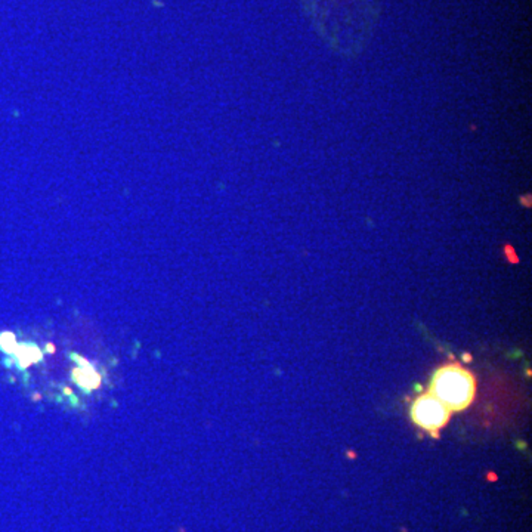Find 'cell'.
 <instances>
[{"mask_svg":"<svg viewBox=\"0 0 532 532\" xmlns=\"http://www.w3.org/2000/svg\"><path fill=\"white\" fill-rule=\"evenodd\" d=\"M312 15L327 33L337 39L349 30L351 37H358L370 28L375 0H305Z\"/></svg>","mask_w":532,"mask_h":532,"instance_id":"6da1fadb","label":"cell"},{"mask_svg":"<svg viewBox=\"0 0 532 532\" xmlns=\"http://www.w3.org/2000/svg\"><path fill=\"white\" fill-rule=\"evenodd\" d=\"M429 392L450 411H463L475 401V375L460 364H446L437 368L431 382Z\"/></svg>","mask_w":532,"mask_h":532,"instance_id":"7a4b0ae2","label":"cell"},{"mask_svg":"<svg viewBox=\"0 0 532 532\" xmlns=\"http://www.w3.org/2000/svg\"><path fill=\"white\" fill-rule=\"evenodd\" d=\"M411 420L426 431L427 433L437 436L450 422L451 411L446 405L433 396L431 392L422 393L411 405Z\"/></svg>","mask_w":532,"mask_h":532,"instance_id":"3957f363","label":"cell"},{"mask_svg":"<svg viewBox=\"0 0 532 532\" xmlns=\"http://www.w3.org/2000/svg\"><path fill=\"white\" fill-rule=\"evenodd\" d=\"M72 358L79 362V368H76L75 373H72L77 384H80L81 388H85V389L98 388L101 380H99V375L97 374V371L90 367L88 361L77 357V355H72Z\"/></svg>","mask_w":532,"mask_h":532,"instance_id":"277c9868","label":"cell"}]
</instances>
